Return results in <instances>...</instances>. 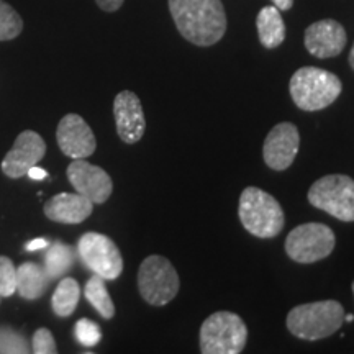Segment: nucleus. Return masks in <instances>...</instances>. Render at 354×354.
Listing matches in <instances>:
<instances>
[{
  "label": "nucleus",
  "mask_w": 354,
  "mask_h": 354,
  "mask_svg": "<svg viewBox=\"0 0 354 354\" xmlns=\"http://www.w3.org/2000/svg\"><path fill=\"white\" fill-rule=\"evenodd\" d=\"M32 351L35 354H55V353H57L56 342H55V338H53L50 330L48 328L37 330V333L33 335Z\"/></svg>",
  "instance_id": "nucleus-26"
},
{
  "label": "nucleus",
  "mask_w": 354,
  "mask_h": 354,
  "mask_svg": "<svg viewBox=\"0 0 354 354\" xmlns=\"http://www.w3.org/2000/svg\"><path fill=\"white\" fill-rule=\"evenodd\" d=\"M353 294H354V282H353Z\"/></svg>",
  "instance_id": "nucleus-33"
},
{
  "label": "nucleus",
  "mask_w": 354,
  "mask_h": 354,
  "mask_svg": "<svg viewBox=\"0 0 354 354\" xmlns=\"http://www.w3.org/2000/svg\"><path fill=\"white\" fill-rule=\"evenodd\" d=\"M28 176L32 177L33 180H43V179H46V177H48V172L44 171V169H41V167L33 166L32 169L28 171Z\"/></svg>",
  "instance_id": "nucleus-29"
},
{
  "label": "nucleus",
  "mask_w": 354,
  "mask_h": 354,
  "mask_svg": "<svg viewBox=\"0 0 354 354\" xmlns=\"http://www.w3.org/2000/svg\"><path fill=\"white\" fill-rule=\"evenodd\" d=\"M74 264V250L64 243H55L44 256V269L50 279H59L71 271Z\"/></svg>",
  "instance_id": "nucleus-21"
},
{
  "label": "nucleus",
  "mask_w": 354,
  "mask_h": 354,
  "mask_svg": "<svg viewBox=\"0 0 354 354\" xmlns=\"http://www.w3.org/2000/svg\"><path fill=\"white\" fill-rule=\"evenodd\" d=\"M349 64H351V68L354 69V44L351 48V53H349Z\"/></svg>",
  "instance_id": "nucleus-31"
},
{
  "label": "nucleus",
  "mask_w": 354,
  "mask_h": 354,
  "mask_svg": "<svg viewBox=\"0 0 354 354\" xmlns=\"http://www.w3.org/2000/svg\"><path fill=\"white\" fill-rule=\"evenodd\" d=\"M48 248V241L44 238H37V240H32L30 243H26L25 250L26 251H38V250H44Z\"/></svg>",
  "instance_id": "nucleus-28"
},
{
  "label": "nucleus",
  "mask_w": 354,
  "mask_h": 354,
  "mask_svg": "<svg viewBox=\"0 0 354 354\" xmlns=\"http://www.w3.org/2000/svg\"><path fill=\"white\" fill-rule=\"evenodd\" d=\"M344 320H346V322H353V320H354V315H344Z\"/></svg>",
  "instance_id": "nucleus-32"
},
{
  "label": "nucleus",
  "mask_w": 354,
  "mask_h": 354,
  "mask_svg": "<svg viewBox=\"0 0 354 354\" xmlns=\"http://www.w3.org/2000/svg\"><path fill=\"white\" fill-rule=\"evenodd\" d=\"M259 41L264 48H277L286 39V25L277 7H264L256 19Z\"/></svg>",
  "instance_id": "nucleus-18"
},
{
  "label": "nucleus",
  "mask_w": 354,
  "mask_h": 354,
  "mask_svg": "<svg viewBox=\"0 0 354 354\" xmlns=\"http://www.w3.org/2000/svg\"><path fill=\"white\" fill-rule=\"evenodd\" d=\"M179 276L165 256L151 254L140 266L138 289L145 302L153 307L169 304L179 292Z\"/></svg>",
  "instance_id": "nucleus-6"
},
{
  "label": "nucleus",
  "mask_w": 354,
  "mask_h": 354,
  "mask_svg": "<svg viewBox=\"0 0 354 354\" xmlns=\"http://www.w3.org/2000/svg\"><path fill=\"white\" fill-rule=\"evenodd\" d=\"M84 294H86L87 302L99 312L102 318H105V320L113 318L115 305L112 302V297H110L107 287H105V279L94 274V276L88 279Z\"/></svg>",
  "instance_id": "nucleus-20"
},
{
  "label": "nucleus",
  "mask_w": 354,
  "mask_h": 354,
  "mask_svg": "<svg viewBox=\"0 0 354 354\" xmlns=\"http://www.w3.org/2000/svg\"><path fill=\"white\" fill-rule=\"evenodd\" d=\"M113 115L117 123V133L123 143L135 145L143 138L146 118L143 105L135 92L123 91L113 100Z\"/></svg>",
  "instance_id": "nucleus-14"
},
{
  "label": "nucleus",
  "mask_w": 354,
  "mask_h": 354,
  "mask_svg": "<svg viewBox=\"0 0 354 354\" xmlns=\"http://www.w3.org/2000/svg\"><path fill=\"white\" fill-rule=\"evenodd\" d=\"M68 179L76 192L88 198L92 203H105L112 196V177L102 167L91 165L84 159H74L71 162L68 167Z\"/></svg>",
  "instance_id": "nucleus-10"
},
{
  "label": "nucleus",
  "mask_w": 354,
  "mask_h": 354,
  "mask_svg": "<svg viewBox=\"0 0 354 354\" xmlns=\"http://www.w3.org/2000/svg\"><path fill=\"white\" fill-rule=\"evenodd\" d=\"M179 33L197 46H212L227 32V13L221 0H169Z\"/></svg>",
  "instance_id": "nucleus-1"
},
{
  "label": "nucleus",
  "mask_w": 354,
  "mask_h": 354,
  "mask_svg": "<svg viewBox=\"0 0 354 354\" xmlns=\"http://www.w3.org/2000/svg\"><path fill=\"white\" fill-rule=\"evenodd\" d=\"M248 328L240 315L215 312L201 326V351L203 354H238L246 346Z\"/></svg>",
  "instance_id": "nucleus-5"
},
{
  "label": "nucleus",
  "mask_w": 354,
  "mask_h": 354,
  "mask_svg": "<svg viewBox=\"0 0 354 354\" xmlns=\"http://www.w3.org/2000/svg\"><path fill=\"white\" fill-rule=\"evenodd\" d=\"M300 148L297 127L289 122L279 123L266 136L263 156L264 162L274 171H284L295 161Z\"/></svg>",
  "instance_id": "nucleus-13"
},
{
  "label": "nucleus",
  "mask_w": 354,
  "mask_h": 354,
  "mask_svg": "<svg viewBox=\"0 0 354 354\" xmlns=\"http://www.w3.org/2000/svg\"><path fill=\"white\" fill-rule=\"evenodd\" d=\"M30 349L26 346V339L12 328L0 326V353L2 354H24Z\"/></svg>",
  "instance_id": "nucleus-23"
},
{
  "label": "nucleus",
  "mask_w": 354,
  "mask_h": 354,
  "mask_svg": "<svg viewBox=\"0 0 354 354\" xmlns=\"http://www.w3.org/2000/svg\"><path fill=\"white\" fill-rule=\"evenodd\" d=\"M79 299H81V287H79L76 279H61V282L57 284L51 299L53 312H55L59 318H68L73 315L74 310H76Z\"/></svg>",
  "instance_id": "nucleus-19"
},
{
  "label": "nucleus",
  "mask_w": 354,
  "mask_h": 354,
  "mask_svg": "<svg viewBox=\"0 0 354 354\" xmlns=\"http://www.w3.org/2000/svg\"><path fill=\"white\" fill-rule=\"evenodd\" d=\"M56 140L61 151L73 159L92 156L97 148L94 131L77 113H69L63 117V120L57 125Z\"/></svg>",
  "instance_id": "nucleus-12"
},
{
  "label": "nucleus",
  "mask_w": 354,
  "mask_h": 354,
  "mask_svg": "<svg viewBox=\"0 0 354 354\" xmlns=\"http://www.w3.org/2000/svg\"><path fill=\"white\" fill-rule=\"evenodd\" d=\"M50 276L46 269L37 263H24L17 268V292L26 300H37L50 286Z\"/></svg>",
  "instance_id": "nucleus-17"
},
{
  "label": "nucleus",
  "mask_w": 354,
  "mask_h": 354,
  "mask_svg": "<svg viewBox=\"0 0 354 354\" xmlns=\"http://www.w3.org/2000/svg\"><path fill=\"white\" fill-rule=\"evenodd\" d=\"M305 48L320 59L335 57L346 46V32L336 20H320L305 30Z\"/></svg>",
  "instance_id": "nucleus-15"
},
{
  "label": "nucleus",
  "mask_w": 354,
  "mask_h": 354,
  "mask_svg": "<svg viewBox=\"0 0 354 354\" xmlns=\"http://www.w3.org/2000/svg\"><path fill=\"white\" fill-rule=\"evenodd\" d=\"M74 333H76L77 342L86 348H94L102 339L100 326L92 320H88V318H81V320L76 323Z\"/></svg>",
  "instance_id": "nucleus-24"
},
{
  "label": "nucleus",
  "mask_w": 354,
  "mask_h": 354,
  "mask_svg": "<svg viewBox=\"0 0 354 354\" xmlns=\"http://www.w3.org/2000/svg\"><path fill=\"white\" fill-rule=\"evenodd\" d=\"M79 258L92 272L105 281H115L123 272V258L117 245L102 233H86L77 241Z\"/></svg>",
  "instance_id": "nucleus-9"
},
{
  "label": "nucleus",
  "mask_w": 354,
  "mask_h": 354,
  "mask_svg": "<svg viewBox=\"0 0 354 354\" xmlns=\"http://www.w3.org/2000/svg\"><path fill=\"white\" fill-rule=\"evenodd\" d=\"M313 207L342 221H354V180L344 174L320 177L308 190Z\"/></svg>",
  "instance_id": "nucleus-7"
},
{
  "label": "nucleus",
  "mask_w": 354,
  "mask_h": 354,
  "mask_svg": "<svg viewBox=\"0 0 354 354\" xmlns=\"http://www.w3.org/2000/svg\"><path fill=\"white\" fill-rule=\"evenodd\" d=\"M95 2H97V6L102 8V10L115 12L123 6V2H125V0H95Z\"/></svg>",
  "instance_id": "nucleus-27"
},
{
  "label": "nucleus",
  "mask_w": 354,
  "mask_h": 354,
  "mask_svg": "<svg viewBox=\"0 0 354 354\" xmlns=\"http://www.w3.org/2000/svg\"><path fill=\"white\" fill-rule=\"evenodd\" d=\"M274 7H277L279 10H289L294 3V0H272Z\"/></svg>",
  "instance_id": "nucleus-30"
},
{
  "label": "nucleus",
  "mask_w": 354,
  "mask_h": 354,
  "mask_svg": "<svg viewBox=\"0 0 354 354\" xmlns=\"http://www.w3.org/2000/svg\"><path fill=\"white\" fill-rule=\"evenodd\" d=\"M24 30V20L15 8L0 0V41L17 38Z\"/></svg>",
  "instance_id": "nucleus-22"
},
{
  "label": "nucleus",
  "mask_w": 354,
  "mask_h": 354,
  "mask_svg": "<svg viewBox=\"0 0 354 354\" xmlns=\"http://www.w3.org/2000/svg\"><path fill=\"white\" fill-rule=\"evenodd\" d=\"M238 215L248 232L256 238H274L286 223L284 210L271 194L258 187H246L240 197Z\"/></svg>",
  "instance_id": "nucleus-4"
},
{
  "label": "nucleus",
  "mask_w": 354,
  "mask_h": 354,
  "mask_svg": "<svg viewBox=\"0 0 354 354\" xmlns=\"http://www.w3.org/2000/svg\"><path fill=\"white\" fill-rule=\"evenodd\" d=\"M94 203L81 194H57L44 203V215L53 221L64 225H77L92 215Z\"/></svg>",
  "instance_id": "nucleus-16"
},
{
  "label": "nucleus",
  "mask_w": 354,
  "mask_h": 354,
  "mask_svg": "<svg viewBox=\"0 0 354 354\" xmlns=\"http://www.w3.org/2000/svg\"><path fill=\"white\" fill-rule=\"evenodd\" d=\"M46 154V143L37 131L26 130L17 136L12 149L2 161V171L7 177L20 179L28 174Z\"/></svg>",
  "instance_id": "nucleus-11"
},
{
  "label": "nucleus",
  "mask_w": 354,
  "mask_h": 354,
  "mask_svg": "<svg viewBox=\"0 0 354 354\" xmlns=\"http://www.w3.org/2000/svg\"><path fill=\"white\" fill-rule=\"evenodd\" d=\"M17 292V268L7 256H0V297H10Z\"/></svg>",
  "instance_id": "nucleus-25"
},
{
  "label": "nucleus",
  "mask_w": 354,
  "mask_h": 354,
  "mask_svg": "<svg viewBox=\"0 0 354 354\" xmlns=\"http://www.w3.org/2000/svg\"><path fill=\"white\" fill-rule=\"evenodd\" d=\"M343 322V305L336 300H322L292 308L287 315V328L300 339L317 342L338 331Z\"/></svg>",
  "instance_id": "nucleus-2"
},
{
  "label": "nucleus",
  "mask_w": 354,
  "mask_h": 354,
  "mask_svg": "<svg viewBox=\"0 0 354 354\" xmlns=\"http://www.w3.org/2000/svg\"><path fill=\"white\" fill-rule=\"evenodd\" d=\"M289 91L292 100L300 110L317 112L330 107L338 99L343 91V84L333 73L305 66L292 76Z\"/></svg>",
  "instance_id": "nucleus-3"
},
{
  "label": "nucleus",
  "mask_w": 354,
  "mask_h": 354,
  "mask_svg": "<svg viewBox=\"0 0 354 354\" xmlns=\"http://www.w3.org/2000/svg\"><path fill=\"white\" fill-rule=\"evenodd\" d=\"M333 230L323 223H304L287 234L286 253L295 263L312 264L328 258L335 250Z\"/></svg>",
  "instance_id": "nucleus-8"
}]
</instances>
